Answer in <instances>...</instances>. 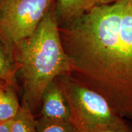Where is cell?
Here are the masks:
<instances>
[{
  "instance_id": "obj_1",
  "label": "cell",
  "mask_w": 132,
  "mask_h": 132,
  "mask_svg": "<svg viewBox=\"0 0 132 132\" xmlns=\"http://www.w3.org/2000/svg\"><path fill=\"white\" fill-rule=\"evenodd\" d=\"M60 36L71 75L132 120V0L93 6Z\"/></svg>"
},
{
  "instance_id": "obj_2",
  "label": "cell",
  "mask_w": 132,
  "mask_h": 132,
  "mask_svg": "<svg viewBox=\"0 0 132 132\" xmlns=\"http://www.w3.org/2000/svg\"><path fill=\"white\" fill-rule=\"evenodd\" d=\"M23 87V103L34 114L46 87L59 75L70 73L54 3L34 33L15 44ZM17 75V74H16Z\"/></svg>"
},
{
  "instance_id": "obj_3",
  "label": "cell",
  "mask_w": 132,
  "mask_h": 132,
  "mask_svg": "<svg viewBox=\"0 0 132 132\" xmlns=\"http://www.w3.org/2000/svg\"><path fill=\"white\" fill-rule=\"evenodd\" d=\"M56 80L69 103V121L78 132L90 131L99 125L114 124L125 120L103 95L70 73L59 75Z\"/></svg>"
},
{
  "instance_id": "obj_4",
  "label": "cell",
  "mask_w": 132,
  "mask_h": 132,
  "mask_svg": "<svg viewBox=\"0 0 132 132\" xmlns=\"http://www.w3.org/2000/svg\"><path fill=\"white\" fill-rule=\"evenodd\" d=\"M54 0H6L0 9V32L13 44L29 37Z\"/></svg>"
},
{
  "instance_id": "obj_5",
  "label": "cell",
  "mask_w": 132,
  "mask_h": 132,
  "mask_svg": "<svg viewBox=\"0 0 132 132\" xmlns=\"http://www.w3.org/2000/svg\"><path fill=\"white\" fill-rule=\"evenodd\" d=\"M41 106L40 118L52 120H69V103L56 79L44 90Z\"/></svg>"
},
{
  "instance_id": "obj_6",
  "label": "cell",
  "mask_w": 132,
  "mask_h": 132,
  "mask_svg": "<svg viewBox=\"0 0 132 132\" xmlns=\"http://www.w3.org/2000/svg\"><path fill=\"white\" fill-rule=\"evenodd\" d=\"M19 69L14 44L0 32V81L14 85Z\"/></svg>"
},
{
  "instance_id": "obj_7",
  "label": "cell",
  "mask_w": 132,
  "mask_h": 132,
  "mask_svg": "<svg viewBox=\"0 0 132 132\" xmlns=\"http://www.w3.org/2000/svg\"><path fill=\"white\" fill-rule=\"evenodd\" d=\"M92 7V0H57L56 12L59 26L67 25Z\"/></svg>"
},
{
  "instance_id": "obj_8",
  "label": "cell",
  "mask_w": 132,
  "mask_h": 132,
  "mask_svg": "<svg viewBox=\"0 0 132 132\" xmlns=\"http://www.w3.org/2000/svg\"><path fill=\"white\" fill-rule=\"evenodd\" d=\"M20 106L14 85L0 81V122L13 119Z\"/></svg>"
},
{
  "instance_id": "obj_9",
  "label": "cell",
  "mask_w": 132,
  "mask_h": 132,
  "mask_svg": "<svg viewBox=\"0 0 132 132\" xmlns=\"http://www.w3.org/2000/svg\"><path fill=\"white\" fill-rule=\"evenodd\" d=\"M11 132H37L36 120L28 108L21 105L12 119Z\"/></svg>"
},
{
  "instance_id": "obj_10",
  "label": "cell",
  "mask_w": 132,
  "mask_h": 132,
  "mask_svg": "<svg viewBox=\"0 0 132 132\" xmlns=\"http://www.w3.org/2000/svg\"><path fill=\"white\" fill-rule=\"evenodd\" d=\"M37 132H78L69 120H52L39 118L36 120Z\"/></svg>"
},
{
  "instance_id": "obj_11",
  "label": "cell",
  "mask_w": 132,
  "mask_h": 132,
  "mask_svg": "<svg viewBox=\"0 0 132 132\" xmlns=\"http://www.w3.org/2000/svg\"><path fill=\"white\" fill-rule=\"evenodd\" d=\"M90 132H132V125L126 120L111 125H99L93 128Z\"/></svg>"
},
{
  "instance_id": "obj_12",
  "label": "cell",
  "mask_w": 132,
  "mask_h": 132,
  "mask_svg": "<svg viewBox=\"0 0 132 132\" xmlns=\"http://www.w3.org/2000/svg\"><path fill=\"white\" fill-rule=\"evenodd\" d=\"M12 119L7 121L0 122V132H11Z\"/></svg>"
},
{
  "instance_id": "obj_13",
  "label": "cell",
  "mask_w": 132,
  "mask_h": 132,
  "mask_svg": "<svg viewBox=\"0 0 132 132\" xmlns=\"http://www.w3.org/2000/svg\"><path fill=\"white\" fill-rule=\"evenodd\" d=\"M120 0H92V7L95 6H99V5L108 4L113 3Z\"/></svg>"
},
{
  "instance_id": "obj_14",
  "label": "cell",
  "mask_w": 132,
  "mask_h": 132,
  "mask_svg": "<svg viewBox=\"0 0 132 132\" xmlns=\"http://www.w3.org/2000/svg\"><path fill=\"white\" fill-rule=\"evenodd\" d=\"M6 0H0V9H1V7L3 6V5L4 4V3H5Z\"/></svg>"
},
{
  "instance_id": "obj_15",
  "label": "cell",
  "mask_w": 132,
  "mask_h": 132,
  "mask_svg": "<svg viewBox=\"0 0 132 132\" xmlns=\"http://www.w3.org/2000/svg\"><path fill=\"white\" fill-rule=\"evenodd\" d=\"M81 132H90L89 131H81Z\"/></svg>"
}]
</instances>
